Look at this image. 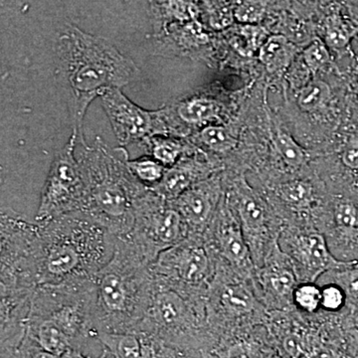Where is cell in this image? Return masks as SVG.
<instances>
[{
    "mask_svg": "<svg viewBox=\"0 0 358 358\" xmlns=\"http://www.w3.org/2000/svg\"><path fill=\"white\" fill-rule=\"evenodd\" d=\"M303 59L308 69L317 72L327 67L331 62L329 47L320 38L313 39L303 51Z\"/></svg>",
    "mask_w": 358,
    "mask_h": 358,
    "instance_id": "4dcf8cb0",
    "label": "cell"
},
{
    "mask_svg": "<svg viewBox=\"0 0 358 358\" xmlns=\"http://www.w3.org/2000/svg\"><path fill=\"white\" fill-rule=\"evenodd\" d=\"M106 352H107V350H106ZM107 353H108V352H107ZM108 358H112V357H110L109 353H108Z\"/></svg>",
    "mask_w": 358,
    "mask_h": 358,
    "instance_id": "b9f144b4",
    "label": "cell"
},
{
    "mask_svg": "<svg viewBox=\"0 0 358 358\" xmlns=\"http://www.w3.org/2000/svg\"><path fill=\"white\" fill-rule=\"evenodd\" d=\"M225 199L236 214L257 265L263 260L268 243V211L262 199L243 178L236 179L225 192Z\"/></svg>",
    "mask_w": 358,
    "mask_h": 358,
    "instance_id": "7c38bea8",
    "label": "cell"
},
{
    "mask_svg": "<svg viewBox=\"0 0 358 358\" xmlns=\"http://www.w3.org/2000/svg\"><path fill=\"white\" fill-rule=\"evenodd\" d=\"M221 171L192 186L178 199L171 200L183 218L189 235L203 236L217 213L225 194Z\"/></svg>",
    "mask_w": 358,
    "mask_h": 358,
    "instance_id": "4fadbf2b",
    "label": "cell"
},
{
    "mask_svg": "<svg viewBox=\"0 0 358 358\" xmlns=\"http://www.w3.org/2000/svg\"><path fill=\"white\" fill-rule=\"evenodd\" d=\"M300 1H301V2H308V1H310V0H300Z\"/></svg>",
    "mask_w": 358,
    "mask_h": 358,
    "instance_id": "ab89813d",
    "label": "cell"
},
{
    "mask_svg": "<svg viewBox=\"0 0 358 358\" xmlns=\"http://www.w3.org/2000/svg\"><path fill=\"white\" fill-rule=\"evenodd\" d=\"M164 1H166V0H154L155 3H164Z\"/></svg>",
    "mask_w": 358,
    "mask_h": 358,
    "instance_id": "f35d334b",
    "label": "cell"
},
{
    "mask_svg": "<svg viewBox=\"0 0 358 358\" xmlns=\"http://www.w3.org/2000/svg\"><path fill=\"white\" fill-rule=\"evenodd\" d=\"M101 100L120 147L126 148L131 143L141 145L157 134L155 110L143 109L129 100L121 89L110 90Z\"/></svg>",
    "mask_w": 358,
    "mask_h": 358,
    "instance_id": "8fae6325",
    "label": "cell"
},
{
    "mask_svg": "<svg viewBox=\"0 0 358 358\" xmlns=\"http://www.w3.org/2000/svg\"><path fill=\"white\" fill-rule=\"evenodd\" d=\"M77 136L69 141L52 160L45 179L34 222L42 224L64 214L84 211L88 197V186L83 166L75 155Z\"/></svg>",
    "mask_w": 358,
    "mask_h": 358,
    "instance_id": "52a82bcc",
    "label": "cell"
},
{
    "mask_svg": "<svg viewBox=\"0 0 358 358\" xmlns=\"http://www.w3.org/2000/svg\"><path fill=\"white\" fill-rule=\"evenodd\" d=\"M61 358H108V353L105 350H102L101 355H99L96 357H92L90 355H86V353L80 352V350H68L65 355H63Z\"/></svg>",
    "mask_w": 358,
    "mask_h": 358,
    "instance_id": "8d00e7d4",
    "label": "cell"
},
{
    "mask_svg": "<svg viewBox=\"0 0 358 358\" xmlns=\"http://www.w3.org/2000/svg\"><path fill=\"white\" fill-rule=\"evenodd\" d=\"M219 171L220 166L217 160L211 159L210 155L199 148L166 169L164 178L152 189L164 199L174 200L192 186Z\"/></svg>",
    "mask_w": 358,
    "mask_h": 358,
    "instance_id": "9a60e30c",
    "label": "cell"
},
{
    "mask_svg": "<svg viewBox=\"0 0 358 358\" xmlns=\"http://www.w3.org/2000/svg\"><path fill=\"white\" fill-rule=\"evenodd\" d=\"M331 272L334 273V282L345 289L350 300L358 303V263Z\"/></svg>",
    "mask_w": 358,
    "mask_h": 358,
    "instance_id": "d6a6232c",
    "label": "cell"
},
{
    "mask_svg": "<svg viewBox=\"0 0 358 358\" xmlns=\"http://www.w3.org/2000/svg\"><path fill=\"white\" fill-rule=\"evenodd\" d=\"M225 358H257L253 346L248 343H237L224 350Z\"/></svg>",
    "mask_w": 358,
    "mask_h": 358,
    "instance_id": "e575fe53",
    "label": "cell"
},
{
    "mask_svg": "<svg viewBox=\"0 0 358 358\" xmlns=\"http://www.w3.org/2000/svg\"><path fill=\"white\" fill-rule=\"evenodd\" d=\"M348 300L345 289L336 282H327L320 287V308L327 312H338L345 307Z\"/></svg>",
    "mask_w": 358,
    "mask_h": 358,
    "instance_id": "1f68e13d",
    "label": "cell"
},
{
    "mask_svg": "<svg viewBox=\"0 0 358 358\" xmlns=\"http://www.w3.org/2000/svg\"><path fill=\"white\" fill-rule=\"evenodd\" d=\"M141 145L147 150V155L154 157L166 169L174 166L185 155L199 150L187 138L164 134L150 136Z\"/></svg>",
    "mask_w": 358,
    "mask_h": 358,
    "instance_id": "ac0fdd59",
    "label": "cell"
},
{
    "mask_svg": "<svg viewBox=\"0 0 358 358\" xmlns=\"http://www.w3.org/2000/svg\"><path fill=\"white\" fill-rule=\"evenodd\" d=\"M331 100L329 85L320 79H313L299 91L296 103L301 110L315 113L326 108Z\"/></svg>",
    "mask_w": 358,
    "mask_h": 358,
    "instance_id": "cb8c5ba5",
    "label": "cell"
},
{
    "mask_svg": "<svg viewBox=\"0 0 358 358\" xmlns=\"http://www.w3.org/2000/svg\"><path fill=\"white\" fill-rule=\"evenodd\" d=\"M203 239L214 260L220 259L238 274L250 275L254 261L236 214L224 199Z\"/></svg>",
    "mask_w": 358,
    "mask_h": 358,
    "instance_id": "30bf717a",
    "label": "cell"
},
{
    "mask_svg": "<svg viewBox=\"0 0 358 358\" xmlns=\"http://www.w3.org/2000/svg\"><path fill=\"white\" fill-rule=\"evenodd\" d=\"M96 339L112 358H145L140 333H99Z\"/></svg>",
    "mask_w": 358,
    "mask_h": 358,
    "instance_id": "44dd1931",
    "label": "cell"
},
{
    "mask_svg": "<svg viewBox=\"0 0 358 358\" xmlns=\"http://www.w3.org/2000/svg\"><path fill=\"white\" fill-rule=\"evenodd\" d=\"M341 160L346 169L358 171V131L346 136L341 150Z\"/></svg>",
    "mask_w": 358,
    "mask_h": 358,
    "instance_id": "836d02e7",
    "label": "cell"
},
{
    "mask_svg": "<svg viewBox=\"0 0 358 358\" xmlns=\"http://www.w3.org/2000/svg\"><path fill=\"white\" fill-rule=\"evenodd\" d=\"M157 134L186 138L210 124H219L225 105L215 93L196 92L155 110Z\"/></svg>",
    "mask_w": 358,
    "mask_h": 358,
    "instance_id": "9c48e42d",
    "label": "cell"
},
{
    "mask_svg": "<svg viewBox=\"0 0 358 358\" xmlns=\"http://www.w3.org/2000/svg\"><path fill=\"white\" fill-rule=\"evenodd\" d=\"M182 358H193V357H186V355H183Z\"/></svg>",
    "mask_w": 358,
    "mask_h": 358,
    "instance_id": "60d3db41",
    "label": "cell"
},
{
    "mask_svg": "<svg viewBox=\"0 0 358 358\" xmlns=\"http://www.w3.org/2000/svg\"><path fill=\"white\" fill-rule=\"evenodd\" d=\"M292 301L303 312L317 313L320 308V287L315 282H303L296 285Z\"/></svg>",
    "mask_w": 358,
    "mask_h": 358,
    "instance_id": "f546056e",
    "label": "cell"
},
{
    "mask_svg": "<svg viewBox=\"0 0 358 358\" xmlns=\"http://www.w3.org/2000/svg\"><path fill=\"white\" fill-rule=\"evenodd\" d=\"M206 296L188 293L152 278L147 313L136 333L150 334L185 350L208 341Z\"/></svg>",
    "mask_w": 358,
    "mask_h": 358,
    "instance_id": "5b68a950",
    "label": "cell"
},
{
    "mask_svg": "<svg viewBox=\"0 0 358 358\" xmlns=\"http://www.w3.org/2000/svg\"><path fill=\"white\" fill-rule=\"evenodd\" d=\"M150 264L117 238L114 254L95 279L96 333H136L147 313L152 289Z\"/></svg>",
    "mask_w": 358,
    "mask_h": 358,
    "instance_id": "3957f363",
    "label": "cell"
},
{
    "mask_svg": "<svg viewBox=\"0 0 358 358\" xmlns=\"http://www.w3.org/2000/svg\"><path fill=\"white\" fill-rule=\"evenodd\" d=\"M285 350L293 358H307L303 343L298 336H291L285 339Z\"/></svg>",
    "mask_w": 358,
    "mask_h": 358,
    "instance_id": "d590c367",
    "label": "cell"
},
{
    "mask_svg": "<svg viewBox=\"0 0 358 358\" xmlns=\"http://www.w3.org/2000/svg\"><path fill=\"white\" fill-rule=\"evenodd\" d=\"M54 53L56 79L64 92L72 134L83 145L82 127L90 103L110 90L136 81L140 69L107 39L71 24L56 36Z\"/></svg>",
    "mask_w": 358,
    "mask_h": 358,
    "instance_id": "6da1fadb",
    "label": "cell"
},
{
    "mask_svg": "<svg viewBox=\"0 0 358 358\" xmlns=\"http://www.w3.org/2000/svg\"><path fill=\"white\" fill-rule=\"evenodd\" d=\"M267 38L265 29L261 26L242 24L231 37V44L238 52L247 55L253 53L259 46H262Z\"/></svg>",
    "mask_w": 358,
    "mask_h": 358,
    "instance_id": "83f0119b",
    "label": "cell"
},
{
    "mask_svg": "<svg viewBox=\"0 0 358 358\" xmlns=\"http://www.w3.org/2000/svg\"><path fill=\"white\" fill-rule=\"evenodd\" d=\"M36 225L32 272L37 288L95 281L114 254L117 237L85 212Z\"/></svg>",
    "mask_w": 358,
    "mask_h": 358,
    "instance_id": "7a4b0ae2",
    "label": "cell"
},
{
    "mask_svg": "<svg viewBox=\"0 0 358 358\" xmlns=\"http://www.w3.org/2000/svg\"><path fill=\"white\" fill-rule=\"evenodd\" d=\"M272 141L275 152L289 169H299L305 166L308 154L293 136L282 129H275Z\"/></svg>",
    "mask_w": 358,
    "mask_h": 358,
    "instance_id": "603a6c76",
    "label": "cell"
},
{
    "mask_svg": "<svg viewBox=\"0 0 358 358\" xmlns=\"http://www.w3.org/2000/svg\"><path fill=\"white\" fill-rule=\"evenodd\" d=\"M126 162L134 178L150 188L159 185L166 171V166L148 155L134 159L129 157Z\"/></svg>",
    "mask_w": 358,
    "mask_h": 358,
    "instance_id": "d4e9b609",
    "label": "cell"
},
{
    "mask_svg": "<svg viewBox=\"0 0 358 358\" xmlns=\"http://www.w3.org/2000/svg\"><path fill=\"white\" fill-rule=\"evenodd\" d=\"M190 141L202 152L212 157L228 154L235 150L238 138L234 133L222 124H210L190 136Z\"/></svg>",
    "mask_w": 358,
    "mask_h": 358,
    "instance_id": "d6986e66",
    "label": "cell"
},
{
    "mask_svg": "<svg viewBox=\"0 0 358 358\" xmlns=\"http://www.w3.org/2000/svg\"><path fill=\"white\" fill-rule=\"evenodd\" d=\"M334 221L346 236H358V205L355 200L341 199L334 204Z\"/></svg>",
    "mask_w": 358,
    "mask_h": 358,
    "instance_id": "4316f807",
    "label": "cell"
},
{
    "mask_svg": "<svg viewBox=\"0 0 358 358\" xmlns=\"http://www.w3.org/2000/svg\"><path fill=\"white\" fill-rule=\"evenodd\" d=\"M188 237V230L171 200L155 193L152 188L134 202V220L124 240L152 265L164 250Z\"/></svg>",
    "mask_w": 358,
    "mask_h": 358,
    "instance_id": "8992f818",
    "label": "cell"
},
{
    "mask_svg": "<svg viewBox=\"0 0 358 358\" xmlns=\"http://www.w3.org/2000/svg\"><path fill=\"white\" fill-rule=\"evenodd\" d=\"M79 159L88 186L85 213L105 226L117 238L131 229L136 200L150 189L127 166L124 147L110 148L96 136L91 145H81Z\"/></svg>",
    "mask_w": 358,
    "mask_h": 358,
    "instance_id": "277c9868",
    "label": "cell"
},
{
    "mask_svg": "<svg viewBox=\"0 0 358 358\" xmlns=\"http://www.w3.org/2000/svg\"><path fill=\"white\" fill-rule=\"evenodd\" d=\"M296 47L282 34L268 36L259 51V59L268 72L280 73L289 64Z\"/></svg>",
    "mask_w": 358,
    "mask_h": 358,
    "instance_id": "ffe728a7",
    "label": "cell"
},
{
    "mask_svg": "<svg viewBox=\"0 0 358 358\" xmlns=\"http://www.w3.org/2000/svg\"><path fill=\"white\" fill-rule=\"evenodd\" d=\"M346 9L358 27V0H345Z\"/></svg>",
    "mask_w": 358,
    "mask_h": 358,
    "instance_id": "74e56055",
    "label": "cell"
},
{
    "mask_svg": "<svg viewBox=\"0 0 358 358\" xmlns=\"http://www.w3.org/2000/svg\"><path fill=\"white\" fill-rule=\"evenodd\" d=\"M268 0H241L234 7V20L241 24L258 25L268 13Z\"/></svg>",
    "mask_w": 358,
    "mask_h": 358,
    "instance_id": "f1b7e54d",
    "label": "cell"
},
{
    "mask_svg": "<svg viewBox=\"0 0 358 358\" xmlns=\"http://www.w3.org/2000/svg\"><path fill=\"white\" fill-rule=\"evenodd\" d=\"M287 251L306 277L305 282H315L320 275L339 270L358 263L357 261L339 260L333 255L327 240L319 233L294 235L287 241Z\"/></svg>",
    "mask_w": 358,
    "mask_h": 358,
    "instance_id": "5bb4252c",
    "label": "cell"
},
{
    "mask_svg": "<svg viewBox=\"0 0 358 358\" xmlns=\"http://www.w3.org/2000/svg\"><path fill=\"white\" fill-rule=\"evenodd\" d=\"M327 6L322 23L324 43L334 51L348 50L357 36L358 27L346 9L345 0H334Z\"/></svg>",
    "mask_w": 358,
    "mask_h": 358,
    "instance_id": "2e32d148",
    "label": "cell"
},
{
    "mask_svg": "<svg viewBox=\"0 0 358 358\" xmlns=\"http://www.w3.org/2000/svg\"><path fill=\"white\" fill-rule=\"evenodd\" d=\"M0 343V358H61L42 348L27 331Z\"/></svg>",
    "mask_w": 358,
    "mask_h": 358,
    "instance_id": "7402d4cb",
    "label": "cell"
},
{
    "mask_svg": "<svg viewBox=\"0 0 358 358\" xmlns=\"http://www.w3.org/2000/svg\"><path fill=\"white\" fill-rule=\"evenodd\" d=\"M277 195L285 203L294 208H306L313 201V185L306 180L292 179L277 187Z\"/></svg>",
    "mask_w": 358,
    "mask_h": 358,
    "instance_id": "484cf974",
    "label": "cell"
},
{
    "mask_svg": "<svg viewBox=\"0 0 358 358\" xmlns=\"http://www.w3.org/2000/svg\"><path fill=\"white\" fill-rule=\"evenodd\" d=\"M268 265L264 268L262 282L264 288L279 303L292 300L296 287V274L293 266L285 261V254L279 247L273 248Z\"/></svg>",
    "mask_w": 358,
    "mask_h": 358,
    "instance_id": "e0dca14e",
    "label": "cell"
},
{
    "mask_svg": "<svg viewBox=\"0 0 358 358\" xmlns=\"http://www.w3.org/2000/svg\"><path fill=\"white\" fill-rule=\"evenodd\" d=\"M150 268L157 281L188 293L206 296L215 275L216 263L203 236L189 235L162 251Z\"/></svg>",
    "mask_w": 358,
    "mask_h": 358,
    "instance_id": "ba28073f",
    "label": "cell"
}]
</instances>
